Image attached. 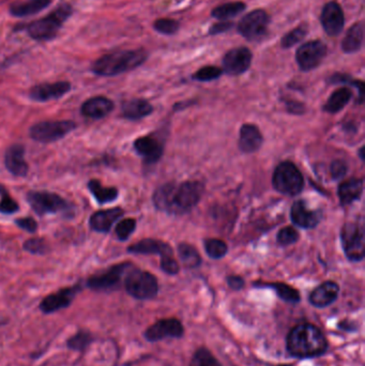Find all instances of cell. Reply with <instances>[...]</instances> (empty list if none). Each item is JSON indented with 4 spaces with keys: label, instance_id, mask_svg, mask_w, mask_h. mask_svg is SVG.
Wrapping results in <instances>:
<instances>
[{
    "label": "cell",
    "instance_id": "obj_11",
    "mask_svg": "<svg viewBox=\"0 0 365 366\" xmlns=\"http://www.w3.org/2000/svg\"><path fill=\"white\" fill-rule=\"evenodd\" d=\"M326 55V44L322 43V41H310L308 43L298 48L296 53V60L298 66L302 71L314 70L317 68Z\"/></svg>",
    "mask_w": 365,
    "mask_h": 366
},
{
    "label": "cell",
    "instance_id": "obj_26",
    "mask_svg": "<svg viewBox=\"0 0 365 366\" xmlns=\"http://www.w3.org/2000/svg\"><path fill=\"white\" fill-rule=\"evenodd\" d=\"M363 180L359 178H352L340 183L338 189L340 205L347 206L354 201H359L362 196Z\"/></svg>",
    "mask_w": 365,
    "mask_h": 366
},
{
    "label": "cell",
    "instance_id": "obj_16",
    "mask_svg": "<svg viewBox=\"0 0 365 366\" xmlns=\"http://www.w3.org/2000/svg\"><path fill=\"white\" fill-rule=\"evenodd\" d=\"M80 290V286L76 285L74 287L64 288V290L50 294L40 303V310L44 314H52V313L58 312L62 309L68 308Z\"/></svg>",
    "mask_w": 365,
    "mask_h": 366
},
{
    "label": "cell",
    "instance_id": "obj_52",
    "mask_svg": "<svg viewBox=\"0 0 365 366\" xmlns=\"http://www.w3.org/2000/svg\"><path fill=\"white\" fill-rule=\"evenodd\" d=\"M364 147L361 148L360 149V158H362V160H364Z\"/></svg>",
    "mask_w": 365,
    "mask_h": 366
},
{
    "label": "cell",
    "instance_id": "obj_47",
    "mask_svg": "<svg viewBox=\"0 0 365 366\" xmlns=\"http://www.w3.org/2000/svg\"><path fill=\"white\" fill-rule=\"evenodd\" d=\"M347 164L342 160H336L331 163L330 166V172H331L332 178L334 180H340L347 172Z\"/></svg>",
    "mask_w": 365,
    "mask_h": 366
},
{
    "label": "cell",
    "instance_id": "obj_28",
    "mask_svg": "<svg viewBox=\"0 0 365 366\" xmlns=\"http://www.w3.org/2000/svg\"><path fill=\"white\" fill-rule=\"evenodd\" d=\"M153 111L149 102L143 99H133L123 105V116L132 121L143 119Z\"/></svg>",
    "mask_w": 365,
    "mask_h": 366
},
{
    "label": "cell",
    "instance_id": "obj_40",
    "mask_svg": "<svg viewBox=\"0 0 365 366\" xmlns=\"http://www.w3.org/2000/svg\"><path fill=\"white\" fill-rule=\"evenodd\" d=\"M0 213L13 215L18 210V205L3 186L0 187Z\"/></svg>",
    "mask_w": 365,
    "mask_h": 366
},
{
    "label": "cell",
    "instance_id": "obj_13",
    "mask_svg": "<svg viewBox=\"0 0 365 366\" xmlns=\"http://www.w3.org/2000/svg\"><path fill=\"white\" fill-rule=\"evenodd\" d=\"M184 333V325L178 319H161L150 325L149 328L146 330L145 337L147 341H158L167 339V337L178 339V337H181Z\"/></svg>",
    "mask_w": 365,
    "mask_h": 366
},
{
    "label": "cell",
    "instance_id": "obj_1",
    "mask_svg": "<svg viewBox=\"0 0 365 366\" xmlns=\"http://www.w3.org/2000/svg\"><path fill=\"white\" fill-rule=\"evenodd\" d=\"M288 353L299 359L320 357L328 349V341L324 333L311 323L296 325L286 339Z\"/></svg>",
    "mask_w": 365,
    "mask_h": 366
},
{
    "label": "cell",
    "instance_id": "obj_42",
    "mask_svg": "<svg viewBox=\"0 0 365 366\" xmlns=\"http://www.w3.org/2000/svg\"><path fill=\"white\" fill-rule=\"evenodd\" d=\"M223 70L218 67L208 66L200 69L195 74L193 75V79L198 81H210L218 79L222 75Z\"/></svg>",
    "mask_w": 365,
    "mask_h": 366
},
{
    "label": "cell",
    "instance_id": "obj_24",
    "mask_svg": "<svg viewBox=\"0 0 365 366\" xmlns=\"http://www.w3.org/2000/svg\"><path fill=\"white\" fill-rule=\"evenodd\" d=\"M263 135L259 128L254 125H243L240 130L239 148L245 154H253L261 148Z\"/></svg>",
    "mask_w": 365,
    "mask_h": 366
},
{
    "label": "cell",
    "instance_id": "obj_20",
    "mask_svg": "<svg viewBox=\"0 0 365 366\" xmlns=\"http://www.w3.org/2000/svg\"><path fill=\"white\" fill-rule=\"evenodd\" d=\"M340 287L336 283L328 280L322 283L312 292L310 296V303L318 309L326 308L338 299Z\"/></svg>",
    "mask_w": 365,
    "mask_h": 366
},
{
    "label": "cell",
    "instance_id": "obj_7",
    "mask_svg": "<svg viewBox=\"0 0 365 366\" xmlns=\"http://www.w3.org/2000/svg\"><path fill=\"white\" fill-rule=\"evenodd\" d=\"M75 129H76L75 122L70 120L44 121L32 126L30 129V136L36 142H53L62 140Z\"/></svg>",
    "mask_w": 365,
    "mask_h": 366
},
{
    "label": "cell",
    "instance_id": "obj_32",
    "mask_svg": "<svg viewBox=\"0 0 365 366\" xmlns=\"http://www.w3.org/2000/svg\"><path fill=\"white\" fill-rule=\"evenodd\" d=\"M88 189L99 203H111L118 197L117 189L103 187L99 180L89 181Z\"/></svg>",
    "mask_w": 365,
    "mask_h": 366
},
{
    "label": "cell",
    "instance_id": "obj_46",
    "mask_svg": "<svg viewBox=\"0 0 365 366\" xmlns=\"http://www.w3.org/2000/svg\"><path fill=\"white\" fill-rule=\"evenodd\" d=\"M161 268L165 273L170 276H175L179 272V264L176 262L175 258L170 256H163L161 257Z\"/></svg>",
    "mask_w": 365,
    "mask_h": 366
},
{
    "label": "cell",
    "instance_id": "obj_10",
    "mask_svg": "<svg viewBox=\"0 0 365 366\" xmlns=\"http://www.w3.org/2000/svg\"><path fill=\"white\" fill-rule=\"evenodd\" d=\"M269 15L263 10L249 12L239 22L238 32L243 38L249 41L259 40L268 32Z\"/></svg>",
    "mask_w": 365,
    "mask_h": 366
},
{
    "label": "cell",
    "instance_id": "obj_41",
    "mask_svg": "<svg viewBox=\"0 0 365 366\" xmlns=\"http://www.w3.org/2000/svg\"><path fill=\"white\" fill-rule=\"evenodd\" d=\"M153 27L158 32L162 34H175L179 29V23L177 20H170V18H160L153 24Z\"/></svg>",
    "mask_w": 365,
    "mask_h": 366
},
{
    "label": "cell",
    "instance_id": "obj_18",
    "mask_svg": "<svg viewBox=\"0 0 365 366\" xmlns=\"http://www.w3.org/2000/svg\"><path fill=\"white\" fill-rule=\"evenodd\" d=\"M291 217L293 223L298 227L310 229H314L319 223L322 213L311 210L303 201H298L291 207Z\"/></svg>",
    "mask_w": 365,
    "mask_h": 366
},
{
    "label": "cell",
    "instance_id": "obj_51",
    "mask_svg": "<svg viewBox=\"0 0 365 366\" xmlns=\"http://www.w3.org/2000/svg\"><path fill=\"white\" fill-rule=\"evenodd\" d=\"M287 109L294 114H302L304 111L303 105L300 104L298 102H288Z\"/></svg>",
    "mask_w": 365,
    "mask_h": 366
},
{
    "label": "cell",
    "instance_id": "obj_54",
    "mask_svg": "<svg viewBox=\"0 0 365 366\" xmlns=\"http://www.w3.org/2000/svg\"><path fill=\"white\" fill-rule=\"evenodd\" d=\"M282 366H291V365H282Z\"/></svg>",
    "mask_w": 365,
    "mask_h": 366
},
{
    "label": "cell",
    "instance_id": "obj_4",
    "mask_svg": "<svg viewBox=\"0 0 365 366\" xmlns=\"http://www.w3.org/2000/svg\"><path fill=\"white\" fill-rule=\"evenodd\" d=\"M273 188L287 196L300 194L304 188V179L299 168L293 162L280 163L273 177Z\"/></svg>",
    "mask_w": 365,
    "mask_h": 366
},
{
    "label": "cell",
    "instance_id": "obj_48",
    "mask_svg": "<svg viewBox=\"0 0 365 366\" xmlns=\"http://www.w3.org/2000/svg\"><path fill=\"white\" fill-rule=\"evenodd\" d=\"M15 223L20 229H24L28 233H34L38 229L36 222L32 217H23V219H16Z\"/></svg>",
    "mask_w": 365,
    "mask_h": 366
},
{
    "label": "cell",
    "instance_id": "obj_8",
    "mask_svg": "<svg viewBox=\"0 0 365 366\" xmlns=\"http://www.w3.org/2000/svg\"><path fill=\"white\" fill-rule=\"evenodd\" d=\"M343 249L352 262H361L365 255L364 231L356 223L345 224L340 231Z\"/></svg>",
    "mask_w": 365,
    "mask_h": 366
},
{
    "label": "cell",
    "instance_id": "obj_39",
    "mask_svg": "<svg viewBox=\"0 0 365 366\" xmlns=\"http://www.w3.org/2000/svg\"><path fill=\"white\" fill-rule=\"evenodd\" d=\"M308 27L305 25L299 26V27L295 28L291 32L286 34L285 36L282 38L281 44L284 48H293L296 44L299 43L305 38L308 34Z\"/></svg>",
    "mask_w": 365,
    "mask_h": 366
},
{
    "label": "cell",
    "instance_id": "obj_53",
    "mask_svg": "<svg viewBox=\"0 0 365 366\" xmlns=\"http://www.w3.org/2000/svg\"><path fill=\"white\" fill-rule=\"evenodd\" d=\"M6 323H7V320H5V319L0 317V327H1V325H5Z\"/></svg>",
    "mask_w": 365,
    "mask_h": 366
},
{
    "label": "cell",
    "instance_id": "obj_6",
    "mask_svg": "<svg viewBox=\"0 0 365 366\" xmlns=\"http://www.w3.org/2000/svg\"><path fill=\"white\" fill-rule=\"evenodd\" d=\"M125 287L128 294L139 300H150L159 292V284L153 274L143 270H132L127 274Z\"/></svg>",
    "mask_w": 365,
    "mask_h": 366
},
{
    "label": "cell",
    "instance_id": "obj_34",
    "mask_svg": "<svg viewBox=\"0 0 365 366\" xmlns=\"http://www.w3.org/2000/svg\"><path fill=\"white\" fill-rule=\"evenodd\" d=\"M178 254H179L180 259L184 267L188 268V269L198 268L202 264V258H200L198 250L188 243L179 244Z\"/></svg>",
    "mask_w": 365,
    "mask_h": 366
},
{
    "label": "cell",
    "instance_id": "obj_49",
    "mask_svg": "<svg viewBox=\"0 0 365 366\" xmlns=\"http://www.w3.org/2000/svg\"><path fill=\"white\" fill-rule=\"evenodd\" d=\"M234 24L230 23V22H220V23L214 24L212 27L209 29V34H223V32H227V30L230 29L233 27Z\"/></svg>",
    "mask_w": 365,
    "mask_h": 366
},
{
    "label": "cell",
    "instance_id": "obj_44",
    "mask_svg": "<svg viewBox=\"0 0 365 366\" xmlns=\"http://www.w3.org/2000/svg\"><path fill=\"white\" fill-rule=\"evenodd\" d=\"M24 250L32 254L43 255V254L48 253L50 249H48V243L41 238H32L24 243Z\"/></svg>",
    "mask_w": 365,
    "mask_h": 366
},
{
    "label": "cell",
    "instance_id": "obj_27",
    "mask_svg": "<svg viewBox=\"0 0 365 366\" xmlns=\"http://www.w3.org/2000/svg\"><path fill=\"white\" fill-rule=\"evenodd\" d=\"M52 0H23L10 6V13L16 18L34 15L48 8Z\"/></svg>",
    "mask_w": 365,
    "mask_h": 366
},
{
    "label": "cell",
    "instance_id": "obj_3",
    "mask_svg": "<svg viewBox=\"0 0 365 366\" xmlns=\"http://www.w3.org/2000/svg\"><path fill=\"white\" fill-rule=\"evenodd\" d=\"M73 9L68 4L58 6L46 18L34 20L26 26L30 38L36 41H50L57 36L64 22L72 15Z\"/></svg>",
    "mask_w": 365,
    "mask_h": 366
},
{
    "label": "cell",
    "instance_id": "obj_9",
    "mask_svg": "<svg viewBox=\"0 0 365 366\" xmlns=\"http://www.w3.org/2000/svg\"><path fill=\"white\" fill-rule=\"evenodd\" d=\"M27 199L34 212L39 215L70 211V205L60 195L54 193L30 192Z\"/></svg>",
    "mask_w": 365,
    "mask_h": 366
},
{
    "label": "cell",
    "instance_id": "obj_50",
    "mask_svg": "<svg viewBox=\"0 0 365 366\" xmlns=\"http://www.w3.org/2000/svg\"><path fill=\"white\" fill-rule=\"evenodd\" d=\"M227 284L232 290H240L245 286V280L240 276H230L227 278Z\"/></svg>",
    "mask_w": 365,
    "mask_h": 366
},
{
    "label": "cell",
    "instance_id": "obj_38",
    "mask_svg": "<svg viewBox=\"0 0 365 366\" xmlns=\"http://www.w3.org/2000/svg\"><path fill=\"white\" fill-rule=\"evenodd\" d=\"M190 366H222L207 348H200L191 360Z\"/></svg>",
    "mask_w": 365,
    "mask_h": 366
},
{
    "label": "cell",
    "instance_id": "obj_29",
    "mask_svg": "<svg viewBox=\"0 0 365 366\" xmlns=\"http://www.w3.org/2000/svg\"><path fill=\"white\" fill-rule=\"evenodd\" d=\"M364 39V26L361 23H356L348 30L347 34L343 39L342 48L346 54H354L359 52L362 48Z\"/></svg>",
    "mask_w": 365,
    "mask_h": 366
},
{
    "label": "cell",
    "instance_id": "obj_33",
    "mask_svg": "<svg viewBox=\"0 0 365 366\" xmlns=\"http://www.w3.org/2000/svg\"><path fill=\"white\" fill-rule=\"evenodd\" d=\"M261 287H269L273 288L275 290V294L279 296L280 299L285 301L287 303H296L300 302L299 292L295 288L291 287L289 285L284 284V283H270V284H261Z\"/></svg>",
    "mask_w": 365,
    "mask_h": 366
},
{
    "label": "cell",
    "instance_id": "obj_30",
    "mask_svg": "<svg viewBox=\"0 0 365 366\" xmlns=\"http://www.w3.org/2000/svg\"><path fill=\"white\" fill-rule=\"evenodd\" d=\"M352 97V93L350 88L343 87V88L338 89L330 95L326 104L324 105V111L329 114L338 113L350 103Z\"/></svg>",
    "mask_w": 365,
    "mask_h": 366
},
{
    "label": "cell",
    "instance_id": "obj_23",
    "mask_svg": "<svg viewBox=\"0 0 365 366\" xmlns=\"http://www.w3.org/2000/svg\"><path fill=\"white\" fill-rule=\"evenodd\" d=\"M128 251L130 253L144 254V255L156 254V255H160L161 257L172 255V249L170 244L156 239L141 240L137 243L129 247Z\"/></svg>",
    "mask_w": 365,
    "mask_h": 366
},
{
    "label": "cell",
    "instance_id": "obj_25",
    "mask_svg": "<svg viewBox=\"0 0 365 366\" xmlns=\"http://www.w3.org/2000/svg\"><path fill=\"white\" fill-rule=\"evenodd\" d=\"M113 109V103L105 97H95L87 100L82 107V114L91 119L106 117Z\"/></svg>",
    "mask_w": 365,
    "mask_h": 366
},
{
    "label": "cell",
    "instance_id": "obj_35",
    "mask_svg": "<svg viewBox=\"0 0 365 366\" xmlns=\"http://www.w3.org/2000/svg\"><path fill=\"white\" fill-rule=\"evenodd\" d=\"M245 10V4L241 3V1H236V3L224 4V5L219 6L214 11L211 12V15L220 20H227L239 15Z\"/></svg>",
    "mask_w": 365,
    "mask_h": 366
},
{
    "label": "cell",
    "instance_id": "obj_43",
    "mask_svg": "<svg viewBox=\"0 0 365 366\" xmlns=\"http://www.w3.org/2000/svg\"><path fill=\"white\" fill-rule=\"evenodd\" d=\"M137 229V221L134 219H125L119 222L116 226V235L119 240L125 241Z\"/></svg>",
    "mask_w": 365,
    "mask_h": 366
},
{
    "label": "cell",
    "instance_id": "obj_14",
    "mask_svg": "<svg viewBox=\"0 0 365 366\" xmlns=\"http://www.w3.org/2000/svg\"><path fill=\"white\" fill-rule=\"evenodd\" d=\"M252 53L247 48H237L226 53L223 58V69L229 75H240L252 64Z\"/></svg>",
    "mask_w": 365,
    "mask_h": 366
},
{
    "label": "cell",
    "instance_id": "obj_15",
    "mask_svg": "<svg viewBox=\"0 0 365 366\" xmlns=\"http://www.w3.org/2000/svg\"><path fill=\"white\" fill-rule=\"evenodd\" d=\"M320 22L324 32L331 36H336L343 32L345 25L344 12L336 1L326 4L322 11Z\"/></svg>",
    "mask_w": 365,
    "mask_h": 366
},
{
    "label": "cell",
    "instance_id": "obj_5",
    "mask_svg": "<svg viewBox=\"0 0 365 366\" xmlns=\"http://www.w3.org/2000/svg\"><path fill=\"white\" fill-rule=\"evenodd\" d=\"M204 184L198 181H186L180 186L176 184L172 193L170 215H184L200 203L204 194Z\"/></svg>",
    "mask_w": 365,
    "mask_h": 366
},
{
    "label": "cell",
    "instance_id": "obj_45",
    "mask_svg": "<svg viewBox=\"0 0 365 366\" xmlns=\"http://www.w3.org/2000/svg\"><path fill=\"white\" fill-rule=\"evenodd\" d=\"M299 240V233L293 227H284L277 236V241L282 247L291 245Z\"/></svg>",
    "mask_w": 365,
    "mask_h": 366
},
{
    "label": "cell",
    "instance_id": "obj_22",
    "mask_svg": "<svg viewBox=\"0 0 365 366\" xmlns=\"http://www.w3.org/2000/svg\"><path fill=\"white\" fill-rule=\"evenodd\" d=\"M123 215V210L121 208L98 211L91 215L89 224L93 231H98V233H109L113 224L116 223Z\"/></svg>",
    "mask_w": 365,
    "mask_h": 366
},
{
    "label": "cell",
    "instance_id": "obj_21",
    "mask_svg": "<svg viewBox=\"0 0 365 366\" xmlns=\"http://www.w3.org/2000/svg\"><path fill=\"white\" fill-rule=\"evenodd\" d=\"M5 164L7 170L13 176L25 177L28 172V165L25 161V148L24 146L12 145L6 152Z\"/></svg>",
    "mask_w": 365,
    "mask_h": 366
},
{
    "label": "cell",
    "instance_id": "obj_31",
    "mask_svg": "<svg viewBox=\"0 0 365 366\" xmlns=\"http://www.w3.org/2000/svg\"><path fill=\"white\" fill-rule=\"evenodd\" d=\"M175 186V183H165L164 186L157 189L153 194V203L158 210L164 211L166 213L170 212L172 193H174Z\"/></svg>",
    "mask_w": 365,
    "mask_h": 366
},
{
    "label": "cell",
    "instance_id": "obj_37",
    "mask_svg": "<svg viewBox=\"0 0 365 366\" xmlns=\"http://www.w3.org/2000/svg\"><path fill=\"white\" fill-rule=\"evenodd\" d=\"M93 337L87 331H80L69 339L67 346L72 351H83L92 343Z\"/></svg>",
    "mask_w": 365,
    "mask_h": 366
},
{
    "label": "cell",
    "instance_id": "obj_2",
    "mask_svg": "<svg viewBox=\"0 0 365 366\" xmlns=\"http://www.w3.org/2000/svg\"><path fill=\"white\" fill-rule=\"evenodd\" d=\"M147 53L144 50L109 53L95 61L91 70L100 76H116L139 68L147 60Z\"/></svg>",
    "mask_w": 365,
    "mask_h": 366
},
{
    "label": "cell",
    "instance_id": "obj_12",
    "mask_svg": "<svg viewBox=\"0 0 365 366\" xmlns=\"http://www.w3.org/2000/svg\"><path fill=\"white\" fill-rule=\"evenodd\" d=\"M131 267L130 264H120L113 266L104 273L92 276L89 278L87 285L91 290L97 292H105V290H115L120 284L121 278L125 276L128 269Z\"/></svg>",
    "mask_w": 365,
    "mask_h": 366
},
{
    "label": "cell",
    "instance_id": "obj_36",
    "mask_svg": "<svg viewBox=\"0 0 365 366\" xmlns=\"http://www.w3.org/2000/svg\"><path fill=\"white\" fill-rule=\"evenodd\" d=\"M205 250L209 257L212 259H221L226 255L228 248L222 240L207 239L205 240Z\"/></svg>",
    "mask_w": 365,
    "mask_h": 366
},
{
    "label": "cell",
    "instance_id": "obj_19",
    "mask_svg": "<svg viewBox=\"0 0 365 366\" xmlns=\"http://www.w3.org/2000/svg\"><path fill=\"white\" fill-rule=\"evenodd\" d=\"M134 149L147 164H155L163 154V145L157 138L152 136H144L137 138L134 142Z\"/></svg>",
    "mask_w": 365,
    "mask_h": 366
},
{
    "label": "cell",
    "instance_id": "obj_17",
    "mask_svg": "<svg viewBox=\"0 0 365 366\" xmlns=\"http://www.w3.org/2000/svg\"><path fill=\"white\" fill-rule=\"evenodd\" d=\"M70 90L71 84L69 81L46 83V84H40L32 87L29 97L34 101L48 102L50 100L60 99Z\"/></svg>",
    "mask_w": 365,
    "mask_h": 366
}]
</instances>
